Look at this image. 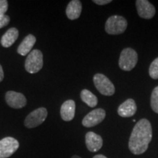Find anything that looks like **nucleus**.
Returning a JSON list of instances; mask_svg holds the SVG:
<instances>
[{"mask_svg":"<svg viewBox=\"0 0 158 158\" xmlns=\"http://www.w3.org/2000/svg\"><path fill=\"white\" fill-rule=\"evenodd\" d=\"M86 146L89 151L96 152L101 149L103 144V141L100 135L94 133V132H88L85 136Z\"/></svg>","mask_w":158,"mask_h":158,"instance_id":"9b49d317","label":"nucleus"},{"mask_svg":"<svg viewBox=\"0 0 158 158\" xmlns=\"http://www.w3.org/2000/svg\"><path fill=\"white\" fill-rule=\"evenodd\" d=\"M93 158H108L106 157V156L102 155H95Z\"/></svg>","mask_w":158,"mask_h":158,"instance_id":"b1692460","label":"nucleus"},{"mask_svg":"<svg viewBox=\"0 0 158 158\" xmlns=\"http://www.w3.org/2000/svg\"><path fill=\"white\" fill-rule=\"evenodd\" d=\"M152 138L151 123L147 118L138 121L130 135L128 147L134 155H141L147 151Z\"/></svg>","mask_w":158,"mask_h":158,"instance_id":"f257e3e1","label":"nucleus"},{"mask_svg":"<svg viewBox=\"0 0 158 158\" xmlns=\"http://www.w3.org/2000/svg\"><path fill=\"white\" fill-rule=\"evenodd\" d=\"M10 21V19L8 15H2V16H0V29L8 25Z\"/></svg>","mask_w":158,"mask_h":158,"instance_id":"412c9836","label":"nucleus"},{"mask_svg":"<svg viewBox=\"0 0 158 158\" xmlns=\"http://www.w3.org/2000/svg\"><path fill=\"white\" fill-rule=\"evenodd\" d=\"M82 11V4L79 0L70 1L66 8V15L70 20H76L80 17Z\"/></svg>","mask_w":158,"mask_h":158,"instance_id":"4468645a","label":"nucleus"},{"mask_svg":"<svg viewBox=\"0 0 158 158\" xmlns=\"http://www.w3.org/2000/svg\"><path fill=\"white\" fill-rule=\"evenodd\" d=\"M106 115L104 109L97 108L85 116L82 121V124L86 127H94L103 121Z\"/></svg>","mask_w":158,"mask_h":158,"instance_id":"6e6552de","label":"nucleus"},{"mask_svg":"<svg viewBox=\"0 0 158 158\" xmlns=\"http://www.w3.org/2000/svg\"><path fill=\"white\" fill-rule=\"evenodd\" d=\"M4 79V71L2 69V67L0 64V82H2Z\"/></svg>","mask_w":158,"mask_h":158,"instance_id":"5701e85b","label":"nucleus"},{"mask_svg":"<svg viewBox=\"0 0 158 158\" xmlns=\"http://www.w3.org/2000/svg\"><path fill=\"white\" fill-rule=\"evenodd\" d=\"M48 116V111L45 108H39L31 111L27 115L24 120V125L27 128H35L45 122Z\"/></svg>","mask_w":158,"mask_h":158,"instance_id":"423d86ee","label":"nucleus"},{"mask_svg":"<svg viewBox=\"0 0 158 158\" xmlns=\"http://www.w3.org/2000/svg\"><path fill=\"white\" fill-rule=\"evenodd\" d=\"M76 112V103L74 100H68L61 106L60 114L61 117L65 122H70L73 119Z\"/></svg>","mask_w":158,"mask_h":158,"instance_id":"ddd939ff","label":"nucleus"},{"mask_svg":"<svg viewBox=\"0 0 158 158\" xmlns=\"http://www.w3.org/2000/svg\"><path fill=\"white\" fill-rule=\"evenodd\" d=\"M6 102L10 107L13 108H22L27 103L26 97L20 92L14 91H8L5 94Z\"/></svg>","mask_w":158,"mask_h":158,"instance_id":"1a4fd4ad","label":"nucleus"},{"mask_svg":"<svg viewBox=\"0 0 158 158\" xmlns=\"http://www.w3.org/2000/svg\"><path fill=\"white\" fill-rule=\"evenodd\" d=\"M93 2L94 3H95L97 5H105L111 2L110 0H94Z\"/></svg>","mask_w":158,"mask_h":158,"instance_id":"4be33fe9","label":"nucleus"},{"mask_svg":"<svg viewBox=\"0 0 158 158\" xmlns=\"http://www.w3.org/2000/svg\"><path fill=\"white\" fill-rule=\"evenodd\" d=\"M71 158H81V157H79V156H78V155H73Z\"/></svg>","mask_w":158,"mask_h":158,"instance_id":"393cba45","label":"nucleus"},{"mask_svg":"<svg viewBox=\"0 0 158 158\" xmlns=\"http://www.w3.org/2000/svg\"><path fill=\"white\" fill-rule=\"evenodd\" d=\"M149 76L153 79H158V57L151 63L149 69Z\"/></svg>","mask_w":158,"mask_h":158,"instance_id":"6ab92c4d","label":"nucleus"},{"mask_svg":"<svg viewBox=\"0 0 158 158\" xmlns=\"http://www.w3.org/2000/svg\"><path fill=\"white\" fill-rule=\"evenodd\" d=\"M81 98L83 102H85L91 108L95 107L97 105H98V98L88 89H83L81 91Z\"/></svg>","mask_w":158,"mask_h":158,"instance_id":"f3484780","label":"nucleus"},{"mask_svg":"<svg viewBox=\"0 0 158 158\" xmlns=\"http://www.w3.org/2000/svg\"><path fill=\"white\" fill-rule=\"evenodd\" d=\"M19 30L15 27L9 29L1 38V44L5 48H9L14 44L19 37Z\"/></svg>","mask_w":158,"mask_h":158,"instance_id":"dca6fc26","label":"nucleus"},{"mask_svg":"<svg viewBox=\"0 0 158 158\" xmlns=\"http://www.w3.org/2000/svg\"><path fill=\"white\" fill-rule=\"evenodd\" d=\"M36 43V37L33 35H28L19 45L17 49L18 53L21 56H26L30 53L33 46Z\"/></svg>","mask_w":158,"mask_h":158,"instance_id":"2eb2a0df","label":"nucleus"},{"mask_svg":"<svg viewBox=\"0 0 158 158\" xmlns=\"http://www.w3.org/2000/svg\"><path fill=\"white\" fill-rule=\"evenodd\" d=\"M151 107L155 113L158 114V86L154 89L152 93Z\"/></svg>","mask_w":158,"mask_h":158,"instance_id":"a211bd4d","label":"nucleus"},{"mask_svg":"<svg viewBox=\"0 0 158 158\" xmlns=\"http://www.w3.org/2000/svg\"><path fill=\"white\" fill-rule=\"evenodd\" d=\"M138 62V54L131 48H126L122 51L118 59V65L122 70L130 71L135 68Z\"/></svg>","mask_w":158,"mask_h":158,"instance_id":"20e7f679","label":"nucleus"},{"mask_svg":"<svg viewBox=\"0 0 158 158\" xmlns=\"http://www.w3.org/2000/svg\"><path fill=\"white\" fill-rule=\"evenodd\" d=\"M19 148V142L13 137H6L0 140V158H8Z\"/></svg>","mask_w":158,"mask_h":158,"instance_id":"0eeeda50","label":"nucleus"},{"mask_svg":"<svg viewBox=\"0 0 158 158\" xmlns=\"http://www.w3.org/2000/svg\"><path fill=\"white\" fill-rule=\"evenodd\" d=\"M43 66V53L35 49L29 53L25 61V69L29 73L34 74L39 72Z\"/></svg>","mask_w":158,"mask_h":158,"instance_id":"f03ea898","label":"nucleus"},{"mask_svg":"<svg viewBox=\"0 0 158 158\" xmlns=\"http://www.w3.org/2000/svg\"><path fill=\"white\" fill-rule=\"evenodd\" d=\"M137 110L135 100L133 99H128L122 103L118 108V114L122 117L127 118L133 116Z\"/></svg>","mask_w":158,"mask_h":158,"instance_id":"f8f14e48","label":"nucleus"},{"mask_svg":"<svg viewBox=\"0 0 158 158\" xmlns=\"http://www.w3.org/2000/svg\"><path fill=\"white\" fill-rule=\"evenodd\" d=\"M127 27V20L120 15H112L105 25L106 31L109 35H120L126 30Z\"/></svg>","mask_w":158,"mask_h":158,"instance_id":"7ed1b4c3","label":"nucleus"},{"mask_svg":"<svg viewBox=\"0 0 158 158\" xmlns=\"http://www.w3.org/2000/svg\"><path fill=\"white\" fill-rule=\"evenodd\" d=\"M94 86L100 93L106 96H111L115 92V87L112 82L105 75L98 73L93 78Z\"/></svg>","mask_w":158,"mask_h":158,"instance_id":"39448f33","label":"nucleus"},{"mask_svg":"<svg viewBox=\"0 0 158 158\" xmlns=\"http://www.w3.org/2000/svg\"><path fill=\"white\" fill-rule=\"evenodd\" d=\"M8 9V2L7 0H0V16L5 15Z\"/></svg>","mask_w":158,"mask_h":158,"instance_id":"aec40b11","label":"nucleus"},{"mask_svg":"<svg viewBox=\"0 0 158 158\" xmlns=\"http://www.w3.org/2000/svg\"><path fill=\"white\" fill-rule=\"evenodd\" d=\"M138 14L145 19H152L155 15V7L147 0H137L135 2Z\"/></svg>","mask_w":158,"mask_h":158,"instance_id":"9d476101","label":"nucleus"}]
</instances>
